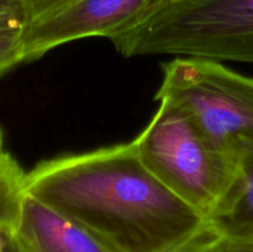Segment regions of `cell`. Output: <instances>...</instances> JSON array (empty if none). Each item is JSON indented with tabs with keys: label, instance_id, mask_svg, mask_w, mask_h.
Here are the masks:
<instances>
[{
	"label": "cell",
	"instance_id": "5",
	"mask_svg": "<svg viewBox=\"0 0 253 252\" xmlns=\"http://www.w3.org/2000/svg\"><path fill=\"white\" fill-rule=\"evenodd\" d=\"M166 0H77L22 31L25 62L86 37L113 39L150 16Z\"/></svg>",
	"mask_w": 253,
	"mask_h": 252
},
{
	"label": "cell",
	"instance_id": "13",
	"mask_svg": "<svg viewBox=\"0 0 253 252\" xmlns=\"http://www.w3.org/2000/svg\"><path fill=\"white\" fill-rule=\"evenodd\" d=\"M216 252H253V246L244 244H232V242L222 241L221 246Z\"/></svg>",
	"mask_w": 253,
	"mask_h": 252
},
{
	"label": "cell",
	"instance_id": "11",
	"mask_svg": "<svg viewBox=\"0 0 253 252\" xmlns=\"http://www.w3.org/2000/svg\"><path fill=\"white\" fill-rule=\"evenodd\" d=\"M27 15L21 0H0V32L24 31Z\"/></svg>",
	"mask_w": 253,
	"mask_h": 252
},
{
	"label": "cell",
	"instance_id": "1",
	"mask_svg": "<svg viewBox=\"0 0 253 252\" xmlns=\"http://www.w3.org/2000/svg\"><path fill=\"white\" fill-rule=\"evenodd\" d=\"M25 192L116 252H161L205 224L150 172L132 141L43 161L25 174Z\"/></svg>",
	"mask_w": 253,
	"mask_h": 252
},
{
	"label": "cell",
	"instance_id": "2",
	"mask_svg": "<svg viewBox=\"0 0 253 252\" xmlns=\"http://www.w3.org/2000/svg\"><path fill=\"white\" fill-rule=\"evenodd\" d=\"M111 42L125 57L175 54L253 63V0H166Z\"/></svg>",
	"mask_w": 253,
	"mask_h": 252
},
{
	"label": "cell",
	"instance_id": "14",
	"mask_svg": "<svg viewBox=\"0 0 253 252\" xmlns=\"http://www.w3.org/2000/svg\"><path fill=\"white\" fill-rule=\"evenodd\" d=\"M9 251V231L0 226V252Z\"/></svg>",
	"mask_w": 253,
	"mask_h": 252
},
{
	"label": "cell",
	"instance_id": "10",
	"mask_svg": "<svg viewBox=\"0 0 253 252\" xmlns=\"http://www.w3.org/2000/svg\"><path fill=\"white\" fill-rule=\"evenodd\" d=\"M224 240L205 222L195 234L161 252H216Z\"/></svg>",
	"mask_w": 253,
	"mask_h": 252
},
{
	"label": "cell",
	"instance_id": "16",
	"mask_svg": "<svg viewBox=\"0 0 253 252\" xmlns=\"http://www.w3.org/2000/svg\"><path fill=\"white\" fill-rule=\"evenodd\" d=\"M7 252H10V247H9V251H7Z\"/></svg>",
	"mask_w": 253,
	"mask_h": 252
},
{
	"label": "cell",
	"instance_id": "7",
	"mask_svg": "<svg viewBox=\"0 0 253 252\" xmlns=\"http://www.w3.org/2000/svg\"><path fill=\"white\" fill-rule=\"evenodd\" d=\"M205 222L224 241L253 246V155L240 162L231 187Z\"/></svg>",
	"mask_w": 253,
	"mask_h": 252
},
{
	"label": "cell",
	"instance_id": "12",
	"mask_svg": "<svg viewBox=\"0 0 253 252\" xmlns=\"http://www.w3.org/2000/svg\"><path fill=\"white\" fill-rule=\"evenodd\" d=\"M76 1L77 0H21L27 15V25L46 19Z\"/></svg>",
	"mask_w": 253,
	"mask_h": 252
},
{
	"label": "cell",
	"instance_id": "15",
	"mask_svg": "<svg viewBox=\"0 0 253 252\" xmlns=\"http://www.w3.org/2000/svg\"><path fill=\"white\" fill-rule=\"evenodd\" d=\"M2 153H5V151H4V135H2V131H1V128H0V156H1Z\"/></svg>",
	"mask_w": 253,
	"mask_h": 252
},
{
	"label": "cell",
	"instance_id": "6",
	"mask_svg": "<svg viewBox=\"0 0 253 252\" xmlns=\"http://www.w3.org/2000/svg\"><path fill=\"white\" fill-rule=\"evenodd\" d=\"M10 252H116L71 217L25 192L9 231Z\"/></svg>",
	"mask_w": 253,
	"mask_h": 252
},
{
	"label": "cell",
	"instance_id": "4",
	"mask_svg": "<svg viewBox=\"0 0 253 252\" xmlns=\"http://www.w3.org/2000/svg\"><path fill=\"white\" fill-rule=\"evenodd\" d=\"M155 99L184 110L221 150L241 162L253 155V78L211 59L178 57L162 64Z\"/></svg>",
	"mask_w": 253,
	"mask_h": 252
},
{
	"label": "cell",
	"instance_id": "9",
	"mask_svg": "<svg viewBox=\"0 0 253 252\" xmlns=\"http://www.w3.org/2000/svg\"><path fill=\"white\" fill-rule=\"evenodd\" d=\"M24 62L22 31L0 32V77Z\"/></svg>",
	"mask_w": 253,
	"mask_h": 252
},
{
	"label": "cell",
	"instance_id": "8",
	"mask_svg": "<svg viewBox=\"0 0 253 252\" xmlns=\"http://www.w3.org/2000/svg\"><path fill=\"white\" fill-rule=\"evenodd\" d=\"M25 174L9 153L0 156V226L7 231L19 214L25 194Z\"/></svg>",
	"mask_w": 253,
	"mask_h": 252
},
{
	"label": "cell",
	"instance_id": "3",
	"mask_svg": "<svg viewBox=\"0 0 253 252\" xmlns=\"http://www.w3.org/2000/svg\"><path fill=\"white\" fill-rule=\"evenodd\" d=\"M132 142L150 172L204 220L239 172L240 161L215 145L184 110L169 101H160Z\"/></svg>",
	"mask_w": 253,
	"mask_h": 252
}]
</instances>
